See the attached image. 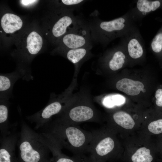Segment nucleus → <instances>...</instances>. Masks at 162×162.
Returning <instances> with one entry per match:
<instances>
[{
	"mask_svg": "<svg viewBox=\"0 0 162 162\" xmlns=\"http://www.w3.org/2000/svg\"><path fill=\"white\" fill-rule=\"evenodd\" d=\"M1 24L5 32L12 33L21 28L22 22L18 16L12 14L7 13L2 17Z\"/></svg>",
	"mask_w": 162,
	"mask_h": 162,
	"instance_id": "16",
	"label": "nucleus"
},
{
	"mask_svg": "<svg viewBox=\"0 0 162 162\" xmlns=\"http://www.w3.org/2000/svg\"><path fill=\"white\" fill-rule=\"evenodd\" d=\"M83 162H104L98 160L91 155L88 156H86Z\"/></svg>",
	"mask_w": 162,
	"mask_h": 162,
	"instance_id": "25",
	"label": "nucleus"
},
{
	"mask_svg": "<svg viewBox=\"0 0 162 162\" xmlns=\"http://www.w3.org/2000/svg\"><path fill=\"white\" fill-rule=\"evenodd\" d=\"M93 45L67 50L66 57L75 67V74L76 75L83 63L93 56L91 50Z\"/></svg>",
	"mask_w": 162,
	"mask_h": 162,
	"instance_id": "13",
	"label": "nucleus"
},
{
	"mask_svg": "<svg viewBox=\"0 0 162 162\" xmlns=\"http://www.w3.org/2000/svg\"><path fill=\"white\" fill-rule=\"evenodd\" d=\"M84 93L74 95L70 104L54 120L73 125L86 122H100V113L91 98Z\"/></svg>",
	"mask_w": 162,
	"mask_h": 162,
	"instance_id": "4",
	"label": "nucleus"
},
{
	"mask_svg": "<svg viewBox=\"0 0 162 162\" xmlns=\"http://www.w3.org/2000/svg\"><path fill=\"white\" fill-rule=\"evenodd\" d=\"M155 104L156 106L160 108H162V88H158L155 94Z\"/></svg>",
	"mask_w": 162,
	"mask_h": 162,
	"instance_id": "24",
	"label": "nucleus"
},
{
	"mask_svg": "<svg viewBox=\"0 0 162 162\" xmlns=\"http://www.w3.org/2000/svg\"><path fill=\"white\" fill-rule=\"evenodd\" d=\"M150 47L154 53L162 58V25L152 39Z\"/></svg>",
	"mask_w": 162,
	"mask_h": 162,
	"instance_id": "22",
	"label": "nucleus"
},
{
	"mask_svg": "<svg viewBox=\"0 0 162 162\" xmlns=\"http://www.w3.org/2000/svg\"><path fill=\"white\" fill-rule=\"evenodd\" d=\"M90 16L88 21L93 42L106 47L112 41L123 37L135 25L136 21L129 11L121 17L106 21L98 17V12Z\"/></svg>",
	"mask_w": 162,
	"mask_h": 162,
	"instance_id": "2",
	"label": "nucleus"
},
{
	"mask_svg": "<svg viewBox=\"0 0 162 162\" xmlns=\"http://www.w3.org/2000/svg\"><path fill=\"white\" fill-rule=\"evenodd\" d=\"M122 38L126 51L133 59H139L143 56L145 50L144 40L136 25Z\"/></svg>",
	"mask_w": 162,
	"mask_h": 162,
	"instance_id": "8",
	"label": "nucleus"
},
{
	"mask_svg": "<svg viewBox=\"0 0 162 162\" xmlns=\"http://www.w3.org/2000/svg\"><path fill=\"white\" fill-rule=\"evenodd\" d=\"M37 1V0H21V4L24 5H27L32 4Z\"/></svg>",
	"mask_w": 162,
	"mask_h": 162,
	"instance_id": "26",
	"label": "nucleus"
},
{
	"mask_svg": "<svg viewBox=\"0 0 162 162\" xmlns=\"http://www.w3.org/2000/svg\"><path fill=\"white\" fill-rule=\"evenodd\" d=\"M76 82L74 79L69 87L60 94L52 93L46 105L38 112L27 116L26 119L34 123L36 129L42 128L49 123L53 116L62 112L73 100L74 95L72 93Z\"/></svg>",
	"mask_w": 162,
	"mask_h": 162,
	"instance_id": "5",
	"label": "nucleus"
},
{
	"mask_svg": "<svg viewBox=\"0 0 162 162\" xmlns=\"http://www.w3.org/2000/svg\"><path fill=\"white\" fill-rule=\"evenodd\" d=\"M19 135L11 131L6 136H1L0 162H16L15 148Z\"/></svg>",
	"mask_w": 162,
	"mask_h": 162,
	"instance_id": "10",
	"label": "nucleus"
},
{
	"mask_svg": "<svg viewBox=\"0 0 162 162\" xmlns=\"http://www.w3.org/2000/svg\"><path fill=\"white\" fill-rule=\"evenodd\" d=\"M125 101L126 98L123 96L118 94H111L104 97L102 99V103L106 107L112 108L123 105Z\"/></svg>",
	"mask_w": 162,
	"mask_h": 162,
	"instance_id": "20",
	"label": "nucleus"
},
{
	"mask_svg": "<svg viewBox=\"0 0 162 162\" xmlns=\"http://www.w3.org/2000/svg\"><path fill=\"white\" fill-rule=\"evenodd\" d=\"M148 128L153 134H158L162 133V118L151 122L148 124Z\"/></svg>",
	"mask_w": 162,
	"mask_h": 162,
	"instance_id": "23",
	"label": "nucleus"
},
{
	"mask_svg": "<svg viewBox=\"0 0 162 162\" xmlns=\"http://www.w3.org/2000/svg\"><path fill=\"white\" fill-rule=\"evenodd\" d=\"M27 48L29 53L32 55L37 54L42 46V37L35 32H31L27 38Z\"/></svg>",
	"mask_w": 162,
	"mask_h": 162,
	"instance_id": "19",
	"label": "nucleus"
},
{
	"mask_svg": "<svg viewBox=\"0 0 162 162\" xmlns=\"http://www.w3.org/2000/svg\"><path fill=\"white\" fill-rule=\"evenodd\" d=\"M62 41L67 50L93 45L88 21L80 16L76 22L64 35Z\"/></svg>",
	"mask_w": 162,
	"mask_h": 162,
	"instance_id": "6",
	"label": "nucleus"
},
{
	"mask_svg": "<svg viewBox=\"0 0 162 162\" xmlns=\"http://www.w3.org/2000/svg\"><path fill=\"white\" fill-rule=\"evenodd\" d=\"M42 133L49 136L62 148H65L74 155H82L89 153L92 132L78 125H70L54 120L44 126Z\"/></svg>",
	"mask_w": 162,
	"mask_h": 162,
	"instance_id": "1",
	"label": "nucleus"
},
{
	"mask_svg": "<svg viewBox=\"0 0 162 162\" xmlns=\"http://www.w3.org/2000/svg\"><path fill=\"white\" fill-rule=\"evenodd\" d=\"M116 87L118 90L128 95L135 96L144 89V86L140 81L124 78L117 82Z\"/></svg>",
	"mask_w": 162,
	"mask_h": 162,
	"instance_id": "15",
	"label": "nucleus"
},
{
	"mask_svg": "<svg viewBox=\"0 0 162 162\" xmlns=\"http://www.w3.org/2000/svg\"><path fill=\"white\" fill-rule=\"evenodd\" d=\"M48 146L52 154L50 162H83L86 155H74L69 157L61 152L62 148L54 140L51 138L45 136Z\"/></svg>",
	"mask_w": 162,
	"mask_h": 162,
	"instance_id": "14",
	"label": "nucleus"
},
{
	"mask_svg": "<svg viewBox=\"0 0 162 162\" xmlns=\"http://www.w3.org/2000/svg\"><path fill=\"white\" fill-rule=\"evenodd\" d=\"M131 162H152L154 157L149 149L145 147L138 149L131 156Z\"/></svg>",
	"mask_w": 162,
	"mask_h": 162,
	"instance_id": "21",
	"label": "nucleus"
},
{
	"mask_svg": "<svg viewBox=\"0 0 162 162\" xmlns=\"http://www.w3.org/2000/svg\"><path fill=\"white\" fill-rule=\"evenodd\" d=\"M24 75L19 70L11 73L1 74L0 75V99L9 100L12 96L14 85L16 82Z\"/></svg>",
	"mask_w": 162,
	"mask_h": 162,
	"instance_id": "12",
	"label": "nucleus"
},
{
	"mask_svg": "<svg viewBox=\"0 0 162 162\" xmlns=\"http://www.w3.org/2000/svg\"><path fill=\"white\" fill-rule=\"evenodd\" d=\"M0 130L1 136L9 134L11 131L8 119L9 100L0 99Z\"/></svg>",
	"mask_w": 162,
	"mask_h": 162,
	"instance_id": "17",
	"label": "nucleus"
},
{
	"mask_svg": "<svg viewBox=\"0 0 162 162\" xmlns=\"http://www.w3.org/2000/svg\"><path fill=\"white\" fill-rule=\"evenodd\" d=\"M112 119L117 125L126 129H131L134 125L135 122L131 116L123 111H117L112 115Z\"/></svg>",
	"mask_w": 162,
	"mask_h": 162,
	"instance_id": "18",
	"label": "nucleus"
},
{
	"mask_svg": "<svg viewBox=\"0 0 162 162\" xmlns=\"http://www.w3.org/2000/svg\"><path fill=\"white\" fill-rule=\"evenodd\" d=\"M17 142L21 162H50L51 152L46 140L41 134L32 129L24 121Z\"/></svg>",
	"mask_w": 162,
	"mask_h": 162,
	"instance_id": "3",
	"label": "nucleus"
},
{
	"mask_svg": "<svg viewBox=\"0 0 162 162\" xmlns=\"http://www.w3.org/2000/svg\"><path fill=\"white\" fill-rule=\"evenodd\" d=\"M125 49L123 43L113 47L106 52L104 56L99 59L100 65L106 64L110 70L117 71L121 68L124 64L126 56Z\"/></svg>",
	"mask_w": 162,
	"mask_h": 162,
	"instance_id": "9",
	"label": "nucleus"
},
{
	"mask_svg": "<svg viewBox=\"0 0 162 162\" xmlns=\"http://www.w3.org/2000/svg\"><path fill=\"white\" fill-rule=\"evenodd\" d=\"M92 138L89 146V153L96 159L105 162L112 157L115 148L114 139L106 136L101 129L92 131Z\"/></svg>",
	"mask_w": 162,
	"mask_h": 162,
	"instance_id": "7",
	"label": "nucleus"
},
{
	"mask_svg": "<svg viewBox=\"0 0 162 162\" xmlns=\"http://www.w3.org/2000/svg\"><path fill=\"white\" fill-rule=\"evenodd\" d=\"M159 9H162V0H138L129 11L136 22Z\"/></svg>",
	"mask_w": 162,
	"mask_h": 162,
	"instance_id": "11",
	"label": "nucleus"
}]
</instances>
